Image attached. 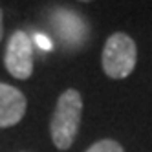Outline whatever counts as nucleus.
<instances>
[{"instance_id": "nucleus-1", "label": "nucleus", "mask_w": 152, "mask_h": 152, "mask_svg": "<svg viewBox=\"0 0 152 152\" xmlns=\"http://www.w3.org/2000/svg\"><path fill=\"white\" fill-rule=\"evenodd\" d=\"M83 115V97L77 90L68 88L64 90L57 101L55 112H53L50 123L51 141L59 150H68L79 132Z\"/></svg>"}, {"instance_id": "nucleus-3", "label": "nucleus", "mask_w": 152, "mask_h": 152, "mask_svg": "<svg viewBox=\"0 0 152 152\" xmlns=\"http://www.w3.org/2000/svg\"><path fill=\"white\" fill-rule=\"evenodd\" d=\"M6 70L13 75L15 79H29L33 73V44L26 31H15L9 37L4 55Z\"/></svg>"}, {"instance_id": "nucleus-6", "label": "nucleus", "mask_w": 152, "mask_h": 152, "mask_svg": "<svg viewBox=\"0 0 152 152\" xmlns=\"http://www.w3.org/2000/svg\"><path fill=\"white\" fill-rule=\"evenodd\" d=\"M4 37V15H2V9H0V40Z\"/></svg>"}, {"instance_id": "nucleus-5", "label": "nucleus", "mask_w": 152, "mask_h": 152, "mask_svg": "<svg viewBox=\"0 0 152 152\" xmlns=\"http://www.w3.org/2000/svg\"><path fill=\"white\" fill-rule=\"evenodd\" d=\"M86 152H125V148L114 139H101L97 143H94Z\"/></svg>"}, {"instance_id": "nucleus-7", "label": "nucleus", "mask_w": 152, "mask_h": 152, "mask_svg": "<svg viewBox=\"0 0 152 152\" xmlns=\"http://www.w3.org/2000/svg\"><path fill=\"white\" fill-rule=\"evenodd\" d=\"M81 2H92V0H81Z\"/></svg>"}, {"instance_id": "nucleus-2", "label": "nucleus", "mask_w": 152, "mask_h": 152, "mask_svg": "<svg viewBox=\"0 0 152 152\" xmlns=\"http://www.w3.org/2000/svg\"><path fill=\"white\" fill-rule=\"evenodd\" d=\"M137 46L126 33H114L108 37L103 48V70L110 79H125L136 68Z\"/></svg>"}, {"instance_id": "nucleus-4", "label": "nucleus", "mask_w": 152, "mask_h": 152, "mask_svg": "<svg viewBox=\"0 0 152 152\" xmlns=\"http://www.w3.org/2000/svg\"><path fill=\"white\" fill-rule=\"evenodd\" d=\"M26 114V97L15 86L0 83V128L17 125Z\"/></svg>"}]
</instances>
